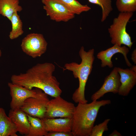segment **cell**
<instances>
[{
    "mask_svg": "<svg viewBox=\"0 0 136 136\" xmlns=\"http://www.w3.org/2000/svg\"><path fill=\"white\" fill-rule=\"evenodd\" d=\"M2 52L1 50L0 49V57L2 56Z\"/></svg>",
    "mask_w": 136,
    "mask_h": 136,
    "instance_id": "4316f807",
    "label": "cell"
},
{
    "mask_svg": "<svg viewBox=\"0 0 136 136\" xmlns=\"http://www.w3.org/2000/svg\"><path fill=\"white\" fill-rule=\"evenodd\" d=\"M90 3L99 6L102 9L101 21H104L112 11L111 0H87Z\"/></svg>",
    "mask_w": 136,
    "mask_h": 136,
    "instance_id": "ffe728a7",
    "label": "cell"
},
{
    "mask_svg": "<svg viewBox=\"0 0 136 136\" xmlns=\"http://www.w3.org/2000/svg\"><path fill=\"white\" fill-rule=\"evenodd\" d=\"M37 88V96L27 99L20 109L30 116L42 119L45 117L49 100L47 94L40 89Z\"/></svg>",
    "mask_w": 136,
    "mask_h": 136,
    "instance_id": "5b68a950",
    "label": "cell"
},
{
    "mask_svg": "<svg viewBox=\"0 0 136 136\" xmlns=\"http://www.w3.org/2000/svg\"><path fill=\"white\" fill-rule=\"evenodd\" d=\"M10 21L11 22L12 28L9 37L10 39L14 40L23 33L22 23L17 12L13 15Z\"/></svg>",
    "mask_w": 136,
    "mask_h": 136,
    "instance_id": "d6986e66",
    "label": "cell"
},
{
    "mask_svg": "<svg viewBox=\"0 0 136 136\" xmlns=\"http://www.w3.org/2000/svg\"><path fill=\"white\" fill-rule=\"evenodd\" d=\"M8 85L11 97L10 103L11 109H20L27 98L36 97L37 94V88L29 89L23 86L9 82Z\"/></svg>",
    "mask_w": 136,
    "mask_h": 136,
    "instance_id": "9c48e42d",
    "label": "cell"
},
{
    "mask_svg": "<svg viewBox=\"0 0 136 136\" xmlns=\"http://www.w3.org/2000/svg\"><path fill=\"white\" fill-rule=\"evenodd\" d=\"M109 136H121L122 135L116 130H114L111 134L109 135Z\"/></svg>",
    "mask_w": 136,
    "mask_h": 136,
    "instance_id": "d4e9b609",
    "label": "cell"
},
{
    "mask_svg": "<svg viewBox=\"0 0 136 136\" xmlns=\"http://www.w3.org/2000/svg\"><path fill=\"white\" fill-rule=\"evenodd\" d=\"M94 50L92 49L86 51L82 46L79 51V55L81 59L80 64L75 62L66 63L63 68V71H72L74 77L79 81L78 87L73 93L72 99L76 103H87L85 97V91L86 83L92 71L94 60Z\"/></svg>",
    "mask_w": 136,
    "mask_h": 136,
    "instance_id": "3957f363",
    "label": "cell"
},
{
    "mask_svg": "<svg viewBox=\"0 0 136 136\" xmlns=\"http://www.w3.org/2000/svg\"><path fill=\"white\" fill-rule=\"evenodd\" d=\"M110 120V119H105L102 123L93 126L90 136H102L104 132L108 130V124Z\"/></svg>",
    "mask_w": 136,
    "mask_h": 136,
    "instance_id": "7402d4cb",
    "label": "cell"
},
{
    "mask_svg": "<svg viewBox=\"0 0 136 136\" xmlns=\"http://www.w3.org/2000/svg\"><path fill=\"white\" fill-rule=\"evenodd\" d=\"M16 128L5 110L0 108V136H17Z\"/></svg>",
    "mask_w": 136,
    "mask_h": 136,
    "instance_id": "9a60e30c",
    "label": "cell"
},
{
    "mask_svg": "<svg viewBox=\"0 0 136 136\" xmlns=\"http://www.w3.org/2000/svg\"><path fill=\"white\" fill-rule=\"evenodd\" d=\"M45 129L48 132H71L72 118H61L55 119L44 118L41 119Z\"/></svg>",
    "mask_w": 136,
    "mask_h": 136,
    "instance_id": "4fadbf2b",
    "label": "cell"
},
{
    "mask_svg": "<svg viewBox=\"0 0 136 136\" xmlns=\"http://www.w3.org/2000/svg\"><path fill=\"white\" fill-rule=\"evenodd\" d=\"M120 77L121 86L118 93L120 95L127 96L136 84V73L129 69L117 67Z\"/></svg>",
    "mask_w": 136,
    "mask_h": 136,
    "instance_id": "7c38bea8",
    "label": "cell"
},
{
    "mask_svg": "<svg viewBox=\"0 0 136 136\" xmlns=\"http://www.w3.org/2000/svg\"><path fill=\"white\" fill-rule=\"evenodd\" d=\"M130 69L135 72L136 73V66L135 65H133L132 66L130 67Z\"/></svg>",
    "mask_w": 136,
    "mask_h": 136,
    "instance_id": "484cf974",
    "label": "cell"
},
{
    "mask_svg": "<svg viewBox=\"0 0 136 136\" xmlns=\"http://www.w3.org/2000/svg\"><path fill=\"white\" fill-rule=\"evenodd\" d=\"M55 69V65L52 63H38L25 73L12 75L11 82L29 89L39 88L55 97L60 96L62 93L59 82L53 75Z\"/></svg>",
    "mask_w": 136,
    "mask_h": 136,
    "instance_id": "6da1fadb",
    "label": "cell"
},
{
    "mask_svg": "<svg viewBox=\"0 0 136 136\" xmlns=\"http://www.w3.org/2000/svg\"><path fill=\"white\" fill-rule=\"evenodd\" d=\"M121 85L120 76L117 67H114L109 75L105 78L100 88L92 95L91 99L92 101L97 100L108 92L118 93Z\"/></svg>",
    "mask_w": 136,
    "mask_h": 136,
    "instance_id": "30bf717a",
    "label": "cell"
},
{
    "mask_svg": "<svg viewBox=\"0 0 136 136\" xmlns=\"http://www.w3.org/2000/svg\"><path fill=\"white\" fill-rule=\"evenodd\" d=\"M46 136H73L71 132H48Z\"/></svg>",
    "mask_w": 136,
    "mask_h": 136,
    "instance_id": "603a6c76",
    "label": "cell"
},
{
    "mask_svg": "<svg viewBox=\"0 0 136 136\" xmlns=\"http://www.w3.org/2000/svg\"><path fill=\"white\" fill-rule=\"evenodd\" d=\"M19 0H0V14L10 20L15 13L22 11Z\"/></svg>",
    "mask_w": 136,
    "mask_h": 136,
    "instance_id": "2e32d148",
    "label": "cell"
},
{
    "mask_svg": "<svg viewBox=\"0 0 136 136\" xmlns=\"http://www.w3.org/2000/svg\"><path fill=\"white\" fill-rule=\"evenodd\" d=\"M74 14L80 15L89 11L91 8L87 5H83L76 0H57Z\"/></svg>",
    "mask_w": 136,
    "mask_h": 136,
    "instance_id": "ac0fdd59",
    "label": "cell"
},
{
    "mask_svg": "<svg viewBox=\"0 0 136 136\" xmlns=\"http://www.w3.org/2000/svg\"><path fill=\"white\" fill-rule=\"evenodd\" d=\"M43 9L51 19L57 22H67L74 18L75 14L57 0H41Z\"/></svg>",
    "mask_w": 136,
    "mask_h": 136,
    "instance_id": "ba28073f",
    "label": "cell"
},
{
    "mask_svg": "<svg viewBox=\"0 0 136 136\" xmlns=\"http://www.w3.org/2000/svg\"><path fill=\"white\" fill-rule=\"evenodd\" d=\"M54 98L48 103L45 117L72 118L76 107L74 105L64 99L60 96Z\"/></svg>",
    "mask_w": 136,
    "mask_h": 136,
    "instance_id": "52a82bcc",
    "label": "cell"
},
{
    "mask_svg": "<svg viewBox=\"0 0 136 136\" xmlns=\"http://www.w3.org/2000/svg\"><path fill=\"white\" fill-rule=\"evenodd\" d=\"M116 6L120 12L133 13L136 11V0H116Z\"/></svg>",
    "mask_w": 136,
    "mask_h": 136,
    "instance_id": "44dd1931",
    "label": "cell"
},
{
    "mask_svg": "<svg viewBox=\"0 0 136 136\" xmlns=\"http://www.w3.org/2000/svg\"><path fill=\"white\" fill-rule=\"evenodd\" d=\"M30 124L29 130L27 136H46V131L42 119L27 114Z\"/></svg>",
    "mask_w": 136,
    "mask_h": 136,
    "instance_id": "e0dca14e",
    "label": "cell"
},
{
    "mask_svg": "<svg viewBox=\"0 0 136 136\" xmlns=\"http://www.w3.org/2000/svg\"><path fill=\"white\" fill-rule=\"evenodd\" d=\"M133 13L120 12L118 16L114 18L113 23L108 28L112 44L121 46L123 45L130 49L133 42L129 35L126 31V26Z\"/></svg>",
    "mask_w": 136,
    "mask_h": 136,
    "instance_id": "277c9868",
    "label": "cell"
},
{
    "mask_svg": "<svg viewBox=\"0 0 136 136\" xmlns=\"http://www.w3.org/2000/svg\"></svg>",
    "mask_w": 136,
    "mask_h": 136,
    "instance_id": "83f0119b",
    "label": "cell"
},
{
    "mask_svg": "<svg viewBox=\"0 0 136 136\" xmlns=\"http://www.w3.org/2000/svg\"><path fill=\"white\" fill-rule=\"evenodd\" d=\"M109 99L78 103L72 118L73 136H90L100 108L111 103Z\"/></svg>",
    "mask_w": 136,
    "mask_h": 136,
    "instance_id": "7a4b0ae2",
    "label": "cell"
},
{
    "mask_svg": "<svg viewBox=\"0 0 136 136\" xmlns=\"http://www.w3.org/2000/svg\"><path fill=\"white\" fill-rule=\"evenodd\" d=\"M8 116L15 125L17 132L27 136L30 127L27 114L20 109H11L9 111Z\"/></svg>",
    "mask_w": 136,
    "mask_h": 136,
    "instance_id": "5bb4252c",
    "label": "cell"
},
{
    "mask_svg": "<svg viewBox=\"0 0 136 136\" xmlns=\"http://www.w3.org/2000/svg\"><path fill=\"white\" fill-rule=\"evenodd\" d=\"M48 43L42 34L32 33L22 40L21 48L26 54L33 58L41 56L46 51Z\"/></svg>",
    "mask_w": 136,
    "mask_h": 136,
    "instance_id": "8992f818",
    "label": "cell"
},
{
    "mask_svg": "<svg viewBox=\"0 0 136 136\" xmlns=\"http://www.w3.org/2000/svg\"><path fill=\"white\" fill-rule=\"evenodd\" d=\"M131 59L134 64H136V49H134L131 55Z\"/></svg>",
    "mask_w": 136,
    "mask_h": 136,
    "instance_id": "cb8c5ba5",
    "label": "cell"
},
{
    "mask_svg": "<svg viewBox=\"0 0 136 136\" xmlns=\"http://www.w3.org/2000/svg\"><path fill=\"white\" fill-rule=\"evenodd\" d=\"M129 51V48L125 45L119 46L114 45L112 47L99 52L96 56L98 59L101 60V65L102 67L108 66L110 68H112L113 66L111 60L112 56L117 53H121L123 55L127 65L130 67L132 64L127 57V55Z\"/></svg>",
    "mask_w": 136,
    "mask_h": 136,
    "instance_id": "8fae6325",
    "label": "cell"
}]
</instances>
